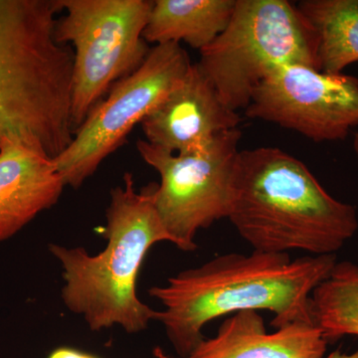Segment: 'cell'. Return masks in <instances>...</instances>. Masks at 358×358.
<instances>
[{
    "instance_id": "obj_1",
    "label": "cell",
    "mask_w": 358,
    "mask_h": 358,
    "mask_svg": "<svg viewBox=\"0 0 358 358\" xmlns=\"http://www.w3.org/2000/svg\"><path fill=\"white\" fill-rule=\"evenodd\" d=\"M336 263V255L223 254L148 289L164 307L155 320L181 358H189L203 341L202 331L211 320L243 310L272 313L275 329L296 322L313 324L310 294Z\"/></svg>"
},
{
    "instance_id": "obj_2",
    "label": "cell",
    "mask_w": 358,
    "mask_h": 358,
    "mask_svg": "<svg viewBox=\"0 0 358 358\" xmlns=\"http://www.w3.org/2000/svg\"><path fill=\"white\" fill-rule=\"evenodd\" d=\"M61 0H0V143L17 138L56 159L74 138V53L55 36Z\"/></svg>"
},
{
    "instance_id": "obj_3",
    "label": "cell",
    "mask_w": 358,
    "mask_h": 358,
    "mask_svg": "<svg viewBox=\"0 0 358 358\" xmlns=\"http://www.w3.org/2000/svg\"><path fill=\"white\" fill-rule=\"evenodd\" d=\"M157 183L136 192L133 174L110 192L103 236L105 248L91 255L83 247L49 245L63 270L61 298L65 307L100 331L121 327L138 334L155 320L157 310L138 296V273L145 256L159 242H171L155 207Z\"/></svg>"
},
{
    "instance_id": "obj_4",
    "label": "cell",
    "mask_w": 358,
    "mask_h": 358,
    "mask_svg": "<svg viewBox=\"0 0 358 358\" xmlns=\"http://www.w3.org/2000/svg\"><path fill=\"white\" fill-rule=\"evenodd\" d=\"M228 219L264 253L336 255L358 230L357 208L334 199L303 162L278 148L241 150Z\"/></svg>"
},
{
    "instance_id": "obj_5",
    "label": "cell",
    "mask_w": 358,
    "mask_h": 358,
    "mask_svg": "<svg viewBox=\"0 0 358 358\" xmlns=\"http://www.w3.org/2000/svg\"><path fill=\"white\" fill-rule=\"evenodd\" d=\"M200 55L199 69L236 112L281 66L320 71L317 32L288 0H236L227 27Z\"/></svg>"
},
{
    "instance_id": "obj_6",
    "label": "cell",
    "mask_w": 358,
    "mask_h": 358,
    "mask_svg": "<svg viewBox=\"0 0 358 358\" xmlns=\"http://www.w3.org/2000/svg\"><path fill=\"white\" fill-rule=\"evenodd\" d=\"M65 15L57 20L59 43L72 44V126L77 131L92 110L120 80L147 58L143 39L154 1L61 0Z\"/></svg>"
},
{
    "instance_id": "obj_7",
    "label": "cell",
    "mask_w": 358,
    "mask_h": 358,
    "mask_svg": "<svg viewBox=\"0 0 358 358\" xmlns=\"http://www.w3.org/2000/svg\"><path fill=\"white\" fill-rule=\"evenodd\" d=\"M239 129L224 131L192 152L173 154L140 140L141 159L157 171L155 207L173 244L183 252L197 249L195 237L229 218L236 196Z\"/></svg>"
},
{
    "instance_id": "obj_8",
    "label": "cell",
    "mask_w": 358,
    "mask_h": 358,
    "mask_svg": "<svg viewBox=\"0 0 358 358\" xmlns=\"http://www.w3.org/2000/svg\"><path fill=\"white\" fill-rule=\"evenodd\" d=\"M180 44L155 45L133 74L120 80L54 159L66 186L74 189L96 173L141 124L183 81L192 66Z\"/></svg>"
},
{
    "instance_id": "obj_9",
    "label": "cell",
    "mask_w": 358,
    "mask_h": 358,
    "mask_svg": "<svg viewBox=\"0 0 358 358\" xmlns=\"http://www.w3.org/2000/svg\"><path fill=\"white\" fill-rule=\"evenodd\" d=\"M245 114L315 143L345 141L358 127V78L281 66L259 85Z\"/></svg>"
},
{
    "instance_id": "obj_10",
    "label": "cell",
    "mask_w": 358,
    "mask_h": 358,
    "mask_svg": "<svg viewBox=\"0 0 358 358\" xmlns=\"http://www.w3.org/2000/svg\"><path fill=\"white\" fill-rule=\"evenodd\" d=\"M242 119L193 64L180 85L141 122L145 140L173 154L192 152L238 129Z\"/></svg>"
},
{
    "instance_id": "obj_11",
    "label": "cell",
    "mask_w": 358,
    "mask_h": 358,
    "mask_svg": "<svg viewBox=\"0 0 358 358\" xmlns=\"http://www.w3.org/2000/svg\"><path fill=\"white\" fill-rule=\"evenodd\" d=\"M66 187L54 159L17 138L0 143V242L57 203Z\"/></svg>"
},
{
    "instance_id": "obj_12",
    "label": "cell",
    "mask_w": 358,
    "mask_h": 358,
    "mask_svg": "<svg viewBox=\"0 0 358 358\" xmlns=\"http://www.w3.org/2000/svg\"><path fill=\"white\" fill-rule=\"evenodd\" d=\"M329 343L317 327L296 322L273 333L256 310L229 315L189 358H324Z\"/></svg>"
},
{
    "instance_id": "obj_13",
    "label": "cell",
    "mask_w": 358,
    "mask_h": 358,
    "mask_svg": "<svg viewBox=\"0 0 358 358\" xmlns=\"http://www.w3.org/2000/svg\"><path fill=\"white\" fill-rule=\"evenodd\" d=\"M236 0H155L143 39L155 45L185 42L199 52L227 27Z\"/></svg>"
},
{
    "instance_id": "obj_14",
    "label": "cell",
    "mask_w": 358,
    "mask_h": 358,
    "mask_svg": "<svg viewBox=\"0 0 358 358\" xmlns=\"http://www.w3.org/2000/svg\"><path fill=\"white\" fill-rule=\"evenodd\" d=\"M296 6L319 37L322 72L341 75L358 62V0H303Z\"/></svg>"
},
{
    "instance_id": "obj_15",
    "label": "cell",
    "mask_w": 358,
    "mask_h": 358,
    "mask_svg": "<svg viewBox=\"0 0 358 358\" xmlns=\"http://www.w3.org/2000/svg\"><path fill=\"white\" fill-rule=\"evenodd\" d=\"M310 313L327 343L358 336L357 264L338 261L310 294Z\"/></svg>"
},
{
    "instance_id": "obj_16",
    "label": "cell",
    "mask_w": 358,
    "mask_h": 358,
    "mask_svg": "<svg viewBox=\"0 0 358 358\" xmlns=\"http://www.w3.org/2000/svg\"><path fill=\"white\" fill-rule=\"evenodd\" d=\"M47 358H100L91 353L82 352L76 348H68V346H61L56 348L49 355Z\"/></svg>"
},
{
    "instance_id": "obj_17",
    "label": "cell",
    "mask_w": 358,
    "mask_h": 358,
    "mask_svg": "<svg viewBox=\"0 0 358 358\" xmlns=\"http://www.w3.org/2000/svg\"><path fill=\"white\" fill-rule=\"evenodd\" d=\"M327 358H358V350L352 355H343L338 350V352L331 353Z\"/></svg>"
},
{
    "instance_id": "obj_18",
    "label": "cell",
    "mask_w": 358,
    "mask_h": 358,
    "mask_svg": "<svg viewBox=\"0 0 358 358\" xmlns=\"http://www.w3.org/2000/svg\"><path fill=\"white\" fill-rule=\"evenodd\" d=\"M353 150H355V155H357L358 159V131L353 136Z\"/></svg>"
}]
</instances>
